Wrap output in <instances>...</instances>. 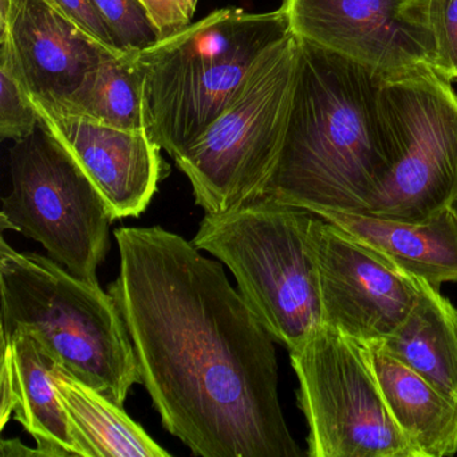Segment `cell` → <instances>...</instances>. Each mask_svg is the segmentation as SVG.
<instances>
[{
    "mask_svg": "<svg viewBox=\"0 0 457 457\" xmlns=\"http://www.w3.org/2000/svg\"><path fill=\"white\" fill-rule=\"evenodd\" d=\"M109 287L141 384L195 456L299 457L283 417L274 338L223 266L160 226L122 227Z\"/></svg>",
    "mask_w": 457,
    "mask_h": 457,
    "instance_id": "1",
    "label": "cell"
},
{
    "mask_svg": "<svg viewBox=\"0 0 457 457\" xmlns=\"http://www.w3.org/2000/svg\"><path fill=\"white\" fill-rule=\"evenodd\" d=\"M384 82L365 66L298 38L285 140L263 197L314 215L368 213L395 157L379 98Z\"/></svg>",
    "mask_w": 457,
    "mask_h": 457,
    "instance_id": "2",
    "label": "cell"
},
{
    "mask_svg": "<svg viewBox=\"0 0 457 457\" xmlns=\"http://www.w3.org/2000/svg\"><path fill=\"white\" fill-rule=\"evenodd\" d=\"M287 12H245L237 7L127 52L143 90L149 137L173 160L231 103L259 58L291 33Z\"/></svg>",
    "mask_w": 457,
    "mask_h": 457,
    "instance_id": "3",
    "label": "cell"
},
{
    "mask_svg": "<svg viewBox=\"0 0 457 457\" xmlns=\"http://www.w3.org/2000/svg\"><path fill=\"white\" fill-rule=\"evenodd\" d=\"M0 301V341L18 331L36 334L61 368L120 406L141 384L127 323L100 283L2 239Z\"/></svg>",
    "mask_w": 457,
    "mask_h": 457,
    "instance_id": "4",
    "label": "cell"
},
{
    "mask_svg": "<svg viewBox=\"0 0 457 457\" xmlns=\"http://www.w3.org/2000/svg\"><path fill=\"white\" fill-rule=\"evenodd\" d=\"M312 216L263 197L231 212L205 213L192 240L228 267L259 322L288 352L322 325Z\"/></svg>",
    "mask_w": 457,
    "mask_h": 457,
    "instance_id": "5",
    "label": "cell"
},
{
    "mask_svg": "<svg viewBox=\"0 0 457 457\" xmlns=\"http://www.w3.org/2000/svg\"><path fill=\"white\" fill-rule=\"evenodd\" d=\"M298 38L291 31L255 63L218 119L175 159L205 213H226L264 196L285 140Z\"/></svg>",
    "mask_w": 457,
    "mask_h": 457,
    "instance_id": "6",
    "label": "cell"
},
{
    "mask_svg": "<svg viewBox=\"0 0 457 457\" xmlns=\"http://www.w3.org/2000/svg\"><path fill=\"white\" fill-rule=\"evenodd\" d=\"M12 192L2 199V229L41 243L69 272L98 283L111 248V211L84 168L44 124L14 141Z\"/></svg>",
    "mask_w": 457,
    "mask_h": 457,
    "instance_id": "7",
    "label": "cell"
},
{
    "mask_svg": "<svg viewBox=\"0 0 457 457\" xmlns=\"http://www.w3.org/2000/svg\"><path fill=\"white\" fill-rule=\"evenodd\" d=\"M310 457H417L385 403L366 346L320 325L295 349Z\"/></svg>",
    "mask_w": 457,
    "mask_h": 457,
    "instance_id": "8",
    "label": "cell"
},
{
    "mask_svg": "<svg viewBox=\"0 0 457 457\" xmlns=\"http://www.w3.org/2000/svg\"><path fill=\"white\" fill-rule=\"evenodd\" d=\"M381 108L395 164L368 213L425 221L457 196V93L443 74L384 82Z\"/></svg>",
    "mask_w": 457,
    "mask_h": 457,
    "instance_id": "9",
    "label": "cell"
},
{
    "mask_svg": "<svg viewBox=\"0 0 457 457\" xmlns=\"http://www.w3.org/2000/svg\"><path fill=\"white\" fill-rule=\"evenodd\" d=\"M282 7L298 38L365 66L385 82L441 74L429 0H283Z\"/></svg>",
    "mask_w": 457,
    "mask_h": 457,
    "instance_id": "10",
    "label": "cell"
},
{
    "mask_svg": "<svg viewBox=\"0 0 457 457\" xmlns=\"http://www.w3.org/2000/svg\"><path fill=\"white\" fill-rule=\"evenodd\" d=\"M310 250L320 286L322 325L361 342L392 336L420 296V279L314 215Z\"/></svg>",
    "mask_w": 457,
    "mask_h": 457,
    "instance_id": "11",
    "label": "cell"
},
{
    "mask_svg": "<svg viewBox=\"0 0 457 457\" xmlns=\"http://www.w3.org/2000/svg\"><path fill=\"white\" fill-rule=\"evenodd\" d=\"M0 53L30 98L54 105H66L113 54L52 0H0Z\"/></svg>",
    "mask_w": 457,
    "mask_h": 457,
    "instance_id": "12",
    "label": "cell"
},
{
    "mask_svg": "<svg viewBox=\"0 0 457 457\" xmlns=\"http://www.w3.org/2000/svg\"><path fill=\"white\" fill-rule=\"evenodd\" d=\"M31 101L42 124L92 179L113 220L140 216L154 199L164 170L162 148L148 133L120 129L62 106Z\"/></svg>",
    "mask_w": 457,
    "mask_h": 457,
    "instance_id": "13",
    "label": "cell"
},
{
    "mask_svg": "<svg viewBox=\"0 0 457 457\" xmlns=\"http://www.w3.org/2000/svg\"><path fill=\"white\" fill-rule=\"evenodd\" d=\"M317 216L336 224L417 279L437 288L443 283H457V220L449 208L425 221L334 211Z\"/></svg>",
    "mask_w": 457,
    "mask_h": 457,
    "instance_id": "14",
    "label": "cell"
},
{
    "mask_svg": "<svg viewBox=\"0 0 457 457\" xmlns=\"http://www.w3.org/2000/svg\"><path fill=\"white\" fill-rule=\"evenodd\" d=\"M387 409L417 457L457 453V403L390 354L381 341L363 344Z\"/></svg>",
    "mask_w": 457,
    "mask_h": 457,
    "instance_id": "15",
    "label": "cell"
},
{
    "mask_svg": "<svg viewBox=\"0 0 457 457\" xmlns=\"http://www.w3.org/2000/svg\"><path fill=\"white\" fill-rule=\"evenodd\" d=\"M0 342L14 378L15 420L36 438L41 457L79 456L55 387L57 358L30 331H18Z\"/></svg>",
    "mask_w": 457,
    "mask_h": 457,
    "instance_id": "16",
    "label": "cell"
},
{
    "mask_svg": "<svg viewBox=\"0 0 457 457\" xmlns=\"http://www.w3.org/2000/svg\"><path fill=\"white\" fill-rule=\"evenodd\" d=\"M390 354L457 403V309L420 279V296L400 328L381 341Z\"/></svg>",
    "mask_w": 457,
    "mask_h": 457,
    "instance_id": "17",
    "label": "cell"
},
{
    "mask_svg": "<svg viewBox=\"0 0 457 457\" xmlns=\"http://www.w3.org/2000/svg\"><path fill=\"white\" fill-rule=\"evenodd\" d=\"M55 387L81 457H168L122 406L58 366Z\"/></svg>",
    "mask_w": 457,
    "mask_h": 457,
    "instance_id": "18",
    "label": "cell"
},
{
    "mask_svg": "<svg viewBox=\"0 0 457 457\" xmlns=\"http://www.w3.org/2000/svg\"><path fill=\"white\" fill-rule=\"evenodd\" d=\"M58 106L120 129L145 130L141 79L127 52L104 58L71 100Z\"/></svg>",
    "mask_w": 457,
    "mask_h": 457,
    "instance_id": "19",
    "label": "cell"
},
{
    "mask_svg": "<svg viewBox=\"0 0 457 457\" xmlns=\"http://www.w3.org/2000/svg\"><path fill=\"white\" fill-rule=\"evenodd\" d=\"M39 124L38 111L21 84L12 61L0 53V136L4 140H22Z\"/></svg>",
    "mask_w": 457,
    "mask_h": 457,
    "instance_id": "20",
    "label": "cell"
},
{
    "mask_svg": "<svg viewBox=\"0 0 457 457\" xmlns=\"http://www.w3.org/2000/svg\"><path fill=\"white\" fill-rule=\"evenodd\" d=\"M122 52H136L159 41V34L138 0H90Z\"/></svg>",
    "mask_w": 457,
    "mask_h": 457,
    "instance_id": "21",
    "label": "cell"
},
{
    "mask_svg": "<svg viewBox=\"0 0 457 457\" xmlns=\"http://www.w3.org/2000/svg\"><path fill=\"white\" fill-rule=\"evenodd\" d=\"M429 22L435 37L438 71L457 79V0H429Z\"/></svg>",
    "mask_w": 457,
    "mask_h": 457,
    "instance_id": "22",
    "label": "cell"
},
{
    "mask_svg": "<svg viewBox=\"0 0 457 457\" xmlns=\"http://www.w3.org/2000/svg\"><path fill=\"white\" fill-rule=\"evenodd\" d=\"M53 4L73 20L79 28L84 29L90 37L100 42L113 54H122V50L117 46L114 37L112 36L108 26L98 15L90 0H52Z\"/></svg>",
    "mask_w": 457,
    "mask_h": 457,
    "instance_id": "23",
    "label": "cell"
},
{
    "mask_svg": "<svg viewBox=\"0 0 457 457\" xmlns=\"http://www.w3.org/2000/svg\"><path fill=\"white\" fill-rule=\"evenodd\" d=\"M154 23L159 38H167L191 23L183 0H138Z\"/></svg>",
    "mask_w": 457,
    "mask_h": 457,
    "instance_id": "24",
    "label": "cell"
},
{
    "mask_svg": "<svg viewBox=\"0 0 457 457\" xmlns=\"http://www.w3.org/2000/svg\"><path fill=\"white\" fill-rule=\"evenodd\" d=\"M0 378H2V409H0V427L4 429L7 421L15 411V387L14 378H12V366L9 360L2 355V366H0Z\"/></svg>",
    "mask_w": 457,
    "mask_h": 457,
    "instance_id": "25",
    "label": "cell"
},
{
    "mask_svg": "<svg viewBox=\"0 0 457 457\" xmlns=\"http://www.w3.org/2000/svg\"><path fill=\"white\" fill-rule=\"evenodd\" d=\"M2 456L7 457H25V456H41L38 448L30 449L23 445L20 440H4L2 441Z\"/></svg>",
    "mask_w": 457,
    "mask_h": 457,
    "instance_id": "26",
    "label": "cell"
},
{
    "mask_svg": "<svg viewBox=\"0 0 457 457\" xmlns=\"http://www.w3.org/2000/svg\"><path fill=\"white\" fill-rule=\"evenodd\" d=\"M197 4H199V0H183L184 9L191 20L196 12Z\"/></svg>",
    "mask_w": 457,
    "mask_h": 457,
    "instance_id": "27",
    "label": "cell"
},
{
    "mask_svg": "<svg viewBox=\"0 0 457 457\" xmlns=\"http://www.w3.org/2000/svg\"><path fill=\"white\" fill-rule=\"evenodd\" d=\"M449 210H451V212L453 213V216L457 220V196L452 200L451 204H449Z\"/></svg>",
    "mask_w": 457,
    "mask_h": 457,
    "instance_id": "28",
    "label": "cell"
}]
</instances>
